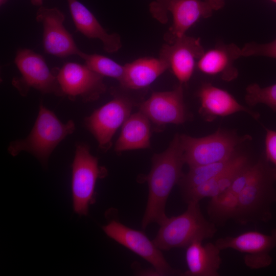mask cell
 Listing matches in <instances>:
<instances>
[{"instance_id":"6da1fadb","label":"cell","mask_w":276,"mask_h":276,"mask_svg":"<svg viewBox=\"0 0 276 276\" xmlns=\"http://www.w3.org/2000/svg\"><path fill=\"white\" fill-rule=\"evenodd\" d=\"M184 164L180 134H176L166 150L153 156L151 170L145 178L149 194L143 229L152 223L160 225L168 217L165 212L166 202L173 188L183 175Z\"/></svg>"},{"instance_id":"7a4b0ae2","label":"cell","mask_w":276,"mask_h":276,"mask_svg":"<svg viewBox=\"0 0 276 276\" xmlns=\"http://www.w3.org/2000/svg\"><path fill=\"white\" fill-rule=\"evenodd\" d=\"M75 130V124L73 120L63 123L53 111L41 103L29 134L25 139L10 142L8 151L13 156L21 151H26L46 166L49 156L57 146Z\"/></svg>"},{"instance_id":"3957f363","label":"cell","mask_w":276,"mask_h":276,"mask_svg":"<svg viewBox=\"0 0 276 276\" xmlns=\"http://www.w3.org/2000/svg\"><path fill=\"white\" fill-rule=\"evenodd\" d=\"M182 214L168 217L160 225L153 240L161 250L187 247L195 241L212 238L216 233V224L203 216L199 202H188Z\"/></svg>"},{"instance_id":"277c9868","label":"cell","mask_w":276,"mask_h":276,"mask_svg":"<svg viewBox=\"0 0 276 276\" xmlns=\"http://www.w3.org/2000/svg\"><path fill=\"white\" fill-rule=\"evenodd\" d=\"M183 160L190 168L227 159L235 153L237 146L246 139L219 129L202 137L180 134Z\"/></svg>"},{"instance_id":"5b68a950","label":"cell","mask_w":276,"mask_h":276,"mask_svg":"<svg viewBox=\"0 0 276 276\" xmlns=\"http://www.w3.org/2000/svg\"><path fill=\"white\" fill-rule=\"evenodd\" d=\"M14 63L21 76L14 78L12 83L22 96H26L33 88L43 94L63 97L56 75L41 55L29 49H20Z\"/></svg>"},{"instance_id":"8992f818","label":"cell","mask_w":276,"mask_h":276,"mask_svg":"<svg viewBox=\"0 0 276 276\" xmlns=\"http://www.w3.org/2000/svg\"><path fill=\"white\" fill-rule=\"evenodd\" d=\"M72 168L74 210L80 215H86L92 202L97 180L101 174L98 159L90 153L87 144H76Z\"/></svg>"},{"instance_id":"52a82bcc","label":"cell","mask_w":276,"mask_h":276,"mask_svg":"<svg viewBox=\"0 0 276 276\" xmlns=\"http://www.w3.org/2000/svg\"><path fill=\"white\" fill-rule=\"evenodd\" d=\"M53 71L63 96H66L71 101L80 97L84 102L94 101L106 91L103 76L85 64L67 62Z\"/></svg>"},{"instance_id":"ba28073f","label":"cell","mask_w":276,"mask_h":276,"mask_svg":"<svg viewBox=\"0 0 276 276\" xmlns=\"http://www.w3.org/2000/svg\"><path fill=\"white\" fill-rule=\"evenodd\" d=\"M103 229L109 237L150 263L159 275H183V272L169 265L161 250L143 232L115 220L104 226Z\"/></svg>"},{"instance_id":"9c48e42d","label":"cell","mask_w":276,"mask_h":276,"mask_svg":"<svg viewBox=\"0 0 276 276\" xmlns=\"http://www.w3.org/2000/svg\"><path fill=\"white\" fill-rule=\"evenodd\" d=\"M113 98L84 119V124L104 151L110 148L111 139L130 115L132 101L124 95L112 94Z\"/></svg>"},{"instance_id":"30bf717a","label":"cell","mask_w":276,"mask_h":276,"mask_svg":"<svg viewBox=\"0 0 276 276\" xmlns=\"http://www.w3.org/2000/svg\"><path fill=\"white\" fill-rule=\"evenodd\" d=\"M215 243L221 250L229 248L243 253L245 265L251 269H259L272 263L269 252L276 246V229L270 235L248 231L236 236L220 238Z\"/></svg>"},{"instance_id":"8fae6325","label":"cell","mask_w":276,"mask_h":276,"mask_svg":"<svg viewBox=\"0 0 276 276\" xmlns=\"http://www.w3.org/2000/svg\"><path fill=\"white\" fill-rule=\"evenodd\" d=\"M275 178L276 171L269 168L247 186L238 195V210L234 219L241 224L264 220L274 200L272 183Z\"/></svg>"},{"instance_id":"7c38bea8","label":"cell","mask_w":276,"mask_h":276,"mask_svg":"<svg viewBox=\"0 0 276 276\" xmlns=\"http://www.w3.org/2000/svg\"><path fill=\"white\" fill-rule=\"evenodd\" d=\"M64 14L57 8L39 7L36 20L43 29L42 45L44 52L58 57L79 56L82 53L72 35L63 25Z\"/></svg>"},{"instance_id":"4fadbf2b","label":"cell","mask_w":276,"mask_h":276,"mask_svg":"<svg viewBox=\"0 0 276 276\" xmlns=\"http://www.w3.org/2000/svg\"><path fill=\"white\" fill-rule=\"evenodd\" d=\"M204 52L199 38L185 35L171 43L164 44L159 57L166 61L179 84L183 85L192 77Z\"/></svg>"},{"instance_id":"5bb4252c","label":"cell","mask_w":276,"mask_h":276,"mask_svg":"<svg viewBox=\"0 0 276 276\" xmlns=\"http://www.w3.org/2000/svg\"><path fill=\"white\" fill-rule=\"evenodd\" d=\"M140 111L158 125L185 123L188 116L182 84L170 91L153 93L140 104Z\"/></svg>"},{"instance_id":"9a60e30c","label":"cell","mask_w":276,"mask_h":276,"mask_svg":"<svg viewBox=\"0 0 276 276\" xmlns=\"http://www.w3.org/2000/svg\"><path fill=\"white\" fill-rule=\"evenodd\" d=\"M197 96L200 102L199 113L206 121L240 111L246 112L255 119L259 117L258 113L240 104L229 92L210 83L202 84Z\"/></svg>"},{"instance_id":"2e32d148","label":"cell","mask_w":276,"mask_h":276,"mask_svg":"<svg viewBox=\"0 0 276 276\" xmlns=\"http://www.w3.org/2000/svg\"><path fill=\"white\" fill-rule=\"evenodd\" d=\"M168 12L173 17V23L164 35L168 43L186 35V32L200 18L212 16L213 10L204 0H171Z\"/></svg>"},{"instance_id":"e0dca14e","label":"cell","mask_w":276,"mask_h":276,"mask_svg":"<svg viewBox=\"0 0 276 276\" xmlns=\"http://www.w3.org/2000/svg\"><path fill=\"white\" fill-rule=\"evenodd\" d=\"M241 48L234 43H218L204 52L196 67L204 74L218 76L226 81H232L238 75L234 62L241 57Z\"/></svg>"},{"instance_id":"ac0fdd59","label":"cell","mask_w":276,"mask_h":276,"mask_svg":"<svg viewBox=\"0 0 276 276\" xmlns=\"http://www.w3.org/2000/svg\"><path fill=\"white\" fill-rule=\"evenodd\" d=\"M66 1L78 31L89 39L100 40L104 50L107 53H114L121 48L122 44L119 34L108 33L93 13L79 1Z\"/></svg>"},{"instance_id":"d6986e66","label":"cell","mask_w":276,"mask_h":276,"mask_svg":"<svg viewBox=\"0 0 276 276\" xmlns=\"http://www.w3.org/2000/svg\"><path fill=\"white\" fill-rule=\"evenodd\" d=\"M202 241H195L187 247L186 260L188 270L183 272L187 276H218L222 262L221 250L215 243L202 244Z\"/></svg>"},{"instance_id":"ffe728a7","label":"cell","mask_w":276,"mask_h":276,"mask_svg":"<svg viewBox=\"0 0 276 276\" xmlns=\"http://www.w3.org/2000/svg\"><path fill=\"white\" fill-rule=\"evenodd\" d=\"M124 74L119 82L126 89H140L151 84L169 69L165 60L160 57H143L124 65Z\"/></svg>"},{"instance_id":"44dd1931","label":"cell","mask_w":276,"mask_h":276,"mask_svg":"<svg viewBox=\"0 0 276 276\" xmlns=\"http://www.w3.org/2000/svg\"><path fill=\"white\" fill-rule=\"evenodd\" d=\"M246 156L239 154L236 162L222 173L195 187L183 191L187 203L199 202L201 199L212 198L228 190L242 169L247 164Z\"/></svg>"},{"instance_id":"7402d4cb","label":"cell","mask_w":276,"mask_h":276,"mask_svg":"<svg viewBox=\"0 0 276 276\" xmlns=\"http://www.w3.org/2000/svg\"><path fill=\"white\" fill-rule=\"evenodd\" d=\"M149 119L140 111L130 114L122 125L120 136L116 142V152L146 149L150 147Z\"/></svg>"},{"instance_id":"603a6c76","label":"cell","mask_w":276,"mask_h":276,"mask_svg":"<svg viewBox=\"0 0 276 276\" xmlns=\"http://www.w3.org/2000/svg\"><path fill=\"white\" fill-rule=\"evenodd\" d=\"M239 154L220 162L190 168L179 181L183 191L203 183L220 174L231 167L237 160Z\"/></svg>"},{"instance_id":"cb8c5ba5","label":"cell","mask_w":276,"mask_h":276,"mask_svg":"<svg viewBox=\"0 0 276 276\" xmlns=\"http://www.w3.org/2000/svg\"><path fill=\"white\" fill-rule=\"evenodd\" d=\"M238 206V195L228 189L211 198L208 213L212 222L215 224H221L231 219H235Z\"/></svg>"},{"instance_id":"d4e9b609","label":"cell","mask_w":276,"mask_h":276,"mask_svg":"<svg viewBox=\"0 0 276 276\" xmlns=\"http://www.w3.org/2000/svg\"><path fill=\"white\" fill-rule=\"evenodd\" d=\"M90 68L103 76L117 79L119 82L124 74V65L98 54H89L82 52L79 56Z\"/></svg>"},{"instance_id":"484cf974","label":"cell","mask_w":276,"mask_h":276,"mask_svg":"<svg viewBox=\"0 0 276 276\" xmlns=\"http://www.w3.org/2000/svg\"><path fill=\"white\" fill-rule=\"evenodd\" d=\"M245 100L249 106L262 103L276 111V83L265 87H261L256 83L248 85L246 88Z\"/></svg>"},{"instance_id":"4316f807","label":"cell","mask_w":276,"mask_h":276,"mask_svg":"<svg viewBox=\"0 0 276 276\" xmlns=\"http://www.w3.org/2000/svg\"><path fill=\"white\" fill-rule=\"evenodd\" d=\"M269 168L267 164L261 161L253 165L247 164L238 174L228 189L238 195L247 186Z\"/></svg>"},{"instance_id":"83f0119b","label":"cell","mask_w":276,"mask_h":276,"mask_svg":"<svg viewBox=\"0 0 276 276\" xmlns=\"http://www.w3.org/2000/svg\"><path fill=\"white\" fill-rule=\"evenodd\" d=\"M241 57L265 56L276 59V38L266 43H247L241 48Z\"/></svg>"},{"instance_id":"f1b7e54d","label":"cell","mask_w":276,"mask_h":276,"mask_svg":"<svg viewBox=\"0 0 276 276\" xmlns=\"http://www.w3.org/2000/svg\"><path fill=\"white\" fill-rule=\"evenodd\" d=\"M171 0H155L149 5V11L152 17L163 24L168 22V6Z\"/></svg>"},{"instance_id":"f546056e","label":"cell","mask_w":276,"mask_h":276,"mask_svg":"<svg viewBox=\"0 0 276 276\" xmlns=\"http://www.w3.org/2000/svg\"><path fill=\"white\" fill-rule=\"evenodd\" d=\"M266 159L276 168V131L266 128L265 138Z\"/></svg>"},{"instance_id":"4dcf8cb0","label":"cell","mask_w":276,"mask_h":276,"mask_svg":"<svg viewBox=\"0 0 276 276\" xmlns=\"http://www.w3.org/2000/svg\"><path fill=\"white\" fill-rule=\"evenodd\" d=\"M134 270H135V273L138 275H159L157 271L153 267L152 269H142L138 268L137 266H135L134 264Z\"/></svg>"},{"instance_id":"1f68e13d","label":"cell","mask_w":276,"mask_h":276,"mask_svg":"<svg viewBox=\"0 0 276 276\" xmlns=\"http://www.w3.org/2000/svg\"><path fill=\"white\" fill-rule=\"evenodd\" d=\"M213 11L221 9L224 6V0H204Z\"/></svg>"},{"instance_id":"d6a6232c","label":"cell","mask_w":276,"mask_h":276,"mask_svg":"<svg viewBox=\"0 0 276 276\" xmlns=\"http://www.w3.org/2000/svg\"><path fill=\"white\" fill-rule=\"evenodd\" d=\"M31 4L35 6L40 7L42 6L43 0H30Z\"/></svg>"},{"instance_id":"836d02e7","label":"cell","mask_w":276,"mask_h":276,"mask_svg":"<svg viewBox=\"0 0 276 276\" xmlns=\"http://www.w3.org/2000/svg\"><path fill=\"white\" fill-rule=\"evenodd\" d=\"M8 0H0V5L3 6L6 3H7Z\"/></svg>"},{"instance_id":"e575fe53","label":"cell","mask_w":276,"mask_h":276,"mask_svg":"<svg viewBox=\"0 0 276 276\" xmlns=\"http://www.w3.org/2000/svg\"><path fill=\"white\" fill-rule=\"evenodd\" d=\"M271 1H272L274 3H276V0H271Z\"/></svg>"}]
</instances>
